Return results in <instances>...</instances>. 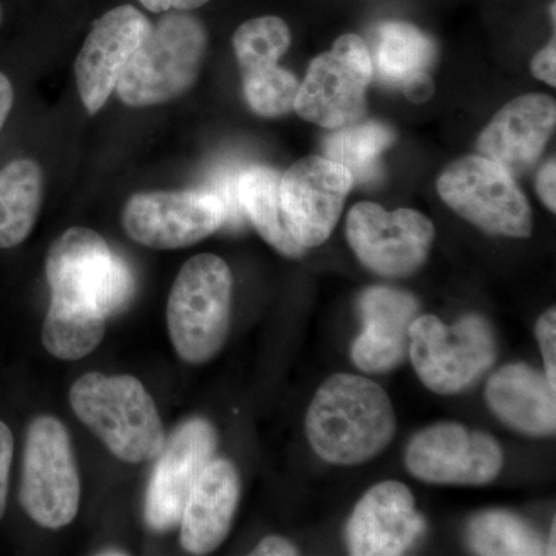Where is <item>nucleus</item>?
Segmentation results:
<instances>
[{"label":"nucleus","mask_w":556,"mask_h":556,"mask_svg":"<svg viewBox=\"0 0 556 556\" xmlns=\"http://www.w3.org/2000/svg\"><path fill=\"white\" fill-rule=\"evenodd\" d=\"M396 433L393 404L375 380L336 375L325 380L311 402L306 434L321 459L358 466L380 455Z\"/></svg>","instance_id":"obj_1"},{"label":"nucleus","mask_w":556,"mask_h":556,"mask_svg":"<svg viewBox=\"0 0 556 556\" xmlns=\"http://www.w3.org/2000/svg\"><path fill=\"white\" fill-rule=\"evenodd\" d=\"M68 399L80 422L124 463H148L163 452L159 409L134 376L89 372L73 383Z\"/></svg>","instance_id":"obj_2"},{"label":"nucleus","mask_w":556,"mask_h":556,"mask_svg":"<svg viewBox=\"0 0 556 556\" xmlns=\"http://www.w3.org/2000/svg\"><path fill=\"white\" fill-rule=\"evenodd\" d=\"M207 33L186 11H167L150 27L121 73L116 91L130 108H152L181 97L199 78Z\"/></svg>","instance_id":"obj_3"},{"label":"nucleus","mask_w":556,"mask_h":556,"mask_svg":"<svg viewBox=\"0 0 556 556\" xmlns=\"http://www.w3.org/2000/svg\"><path fill=\"white\" fill-rule=\"evenodd\" d=\"M51 302L65 308L97 311L105 317L126 308L135 292L134 274L110 251L100 233L72 228L47 254Z\"/></svg>","instance_id":"obj_4"},{"label":"nucleus","mask_w":556,"mask_h":556,"mask_svg":"<svg viewBox=\"0 0 556 556\" xmlns=\"http://www.w3.org/2000/svg\"><path fill=\"white\" fill-rule=\"evenodd\" d=\"M232 274L214 254L195 255L182 266L167 303L172 345L188 364L217 356L228 339Z\"/></svg>","instance_id":"obj_5"},{"label":"nucleus","mask_w":556,"mask_h":556,"mask_svg":"<svg viewBox=\"0 0 556 556\" xmlns=\"http://www.w3.org/2000/svg\"><path fill=\"white\" fill-rule=\"evenodd\" d=\"M409 356L428 390H467L495 364L497 348L485 318L467 316L447 327L438 317H416L409 327Z\"/></svg>","instance_id":"obj_6"},{"label":"nucleus","mask_w":556,"mask_h":556,"mask_svg":"<svg viewBox=\"0 0 556 556\" xmlns=\"http://www.w3.org/2000/svg\"><path fill=\"white\" fill-rule=\"evenodd\" d=\"M79 500V471L67 428L56 417H36L25 442L22 507L36 525L61 529L75 519Z\"/></svg>","instance_id":"obj_7"},{"label":"nucleus","mask_w":556,"mask_h":556,"mask_svg":"<svg viewBox=\"0 0 556 556\" xmlns=\"http://www.w3.org/2000/svg\"><path fill=\"white\" fill-rule=\"evenodd\" d=\"M438 192L457 215L485 232L514 239L532 233V211L514 175L479 153L453 161L438 178Z\"/></svg>","instance_id":"obj_8"},{"label":"nucleus","mask_w":556,"mask_h":556,"mask_svg":"<svg viewBox=\"0 0 556 556\" xmlns=\"http://www.w3.org/2000/svg\"><path fill=\"white\" fill-rule=\"evenodd\" d=\"M371 53L357 35H343L329 51L311 62L295 97L294 110L300 118L340 129L364 118L367 90L371 83Z\"/></svg>","instance_id":"obj_9"},{"label":"nucleus","mask_w":556,"mask_h":556,"mask_svg":"<svg viewBox=\"0 0 556 556\" xmlns=\"http://www.w3.org/2000/svg\"><path fill=\"white\" fill-rule=\"evenodd\" d=\"M434 226L420 212L357 203L346 219L348 243L365 268L382 277H407L426 263Z\"/></svg>","instance_id":"obj_10"},{"label":"nucleus","mask_w":556,"mask_h":556,"mask_svg":"<svg viewBox=\"0 0 556 556\" xmlns=\"http://www.w3.org/2000/svg\"><path fill=\"white\" fill-rule=\"evenodd\" d=\"M228 211L211 189L137 193L126 203L123 225L130 239L152 249H181L226 225Z\"/></svg>","instance_id":"obj_11"},{"label":"nucleus","mask_w":556,"mask_h":556,"mask_svg":"<svg viewBox=\"0 0 556 556\" xmlns=\"http://www.w3.org/2000/svg\"><path fill=\"white\" fill-rule=\"evenodd\" d=\"M500 444L459 424H437L409 441L405 464L420 481L442 485H485L501 473Z\"/></svg>","instance_id":"obj_12"},{"label":"nucleus","mask_w":556,"mask_h":556,"mask_svg":"<svg viewBox=\"0 0 556 556\" xmlns=\"http://www.w3.org/2000/svg\"><path fill=\"white\" fill-rule=\"evenodd\" d=\"M353 175L327 156L309 155L292 164L280 178L285 222L300 247L324 243L338 226Z\"/></svg>","instance_id":"obj_13"},{"label":"nucleus","mask_w":556,"mask_h":556,"mask_svg":"<svg viewBox=\"0 0 556 556\" xmlns=\"http://www.w3.org/2000/svg\"><path fill=\"white\" fill-rule=\"evenodd\" d=\"M217 448L215 428L190 419L172 433L153 470L146 497V521L164 532L179 525L190 492Z\"/></svg>","instance_id":"obj_14"},{"label":"nucleus","mask_w":556,"mask_h":556,"mask_svg":"<svg viewBox=\"0 0 556 556\" xmlns=\"http://www.w3.org/2000/svg\"><path fill=\"white\" fill-rule=\"evenodd\" d=\"M150 27L148 17L131 5L116 7L94 22L75 64L79 97L91 115L104 108Z\"/></svg>","instance_id":"obj_15"},{"label":"nucleus","mask_w":556,"mask_h":556,"mask_svg":"<svg viewBox=\"0 0 556 556\" xmlns=\"http://www.w3.org/2000/svg\"><path fill=\"white\" fill-rule=\"evenodd\" d=\"M426 522L407 485L396 481L371 486L354 507L346 527L348 551L356 556L405 554L422 535Z\"/></svg>","instance_id":"obj_16"},{"label":"nucleus","mask_w":556,"mask_h":556,"mask_svg":"<svg viewBox=\"0 0 556 556\" xmlns=\"http://www.w3.org/2000/svg\"><path fill=\"white\" fill-rule=\"evenodd\" d=\"M556 104L547 94L530 93L508 102L478 138V153L511 175L535 166L555 131Z\"/></svg>","instance_id":"obj_17"},{"label":"nucleus","mask_w":556,"mask_h":556,"mask_svg":"<svg viewBox=\"0 0 556 556\" xmlns=\"http://www.w3.org/2000/svg\"><path fill=\"white\" fill-rule=\"evenodd\" d=\"M364 329L351 348V358L365 372H386L397 367L409 351V327L417 300L388 287L368 288L358 300Z\"/></svg>","instance_id":"obj_18"},{"label":"nucleus","mask_w":556,"mask_h":556,"mask_svg":"<svg viewBox=\"0 0 556 556\" xmlns=\"http://www.w3.org/2000/svg\"><path fill=\"white\" fill-rule=\"evenodd\" d=\"M240 500V478L230 460H211L201 471L185 511L179 541L192 555L217 551L228 536Z\"/></svg>","instance_id":"obj_19"},{"label":"nucleus","mask_w":556,"mask_h":556,"mask_svg":"<svg viewBox=\"0 0 556 556\" xmlns=\"http://www.w3.org/2000/svg\"><path fill=\"white\" fill-rule=\"evenodd\" d=\"M546 375L529 365L501 368L490 378L485 401L506 426L529 437H551L556 430V391Z\"/></svg>","instance_id":"obj_20"},{"label":"nucleus","mask_w":556,"mask_h":556,"mask_svg":"<svg viewBox=\"0 0 556 556\" xmlns=\"http://www.w3.org/2000/svg\"><path fill=\"white\" fill-rule=\"evenodd\" d=\"M280 175L265 166H251L236 179L237 200L262 239L287 257L299 258L305 249L292 239L280 201Z\"/></svg>","instance_id":"obj_21"},{"label":"nucleus","mask_w":556,"mask_h":556,"mask_svg":"<svg viewBox=\"0 0 556 556\" xmlns=\"http://www.w3.org/2000/svg\"><path fill=\"white\" fill-rule=\"evenodd\" d=\"M437 54L433 39L408 22H382L376 28L372 68L390 86L404 87L417 76L428 75Z\"/></svg>","instance_id":"obj_22"},{"label":"nucleus","mask_w":556,"mask_h":556,"mask_svg":"<svg viewBox=\"0 0 556 556\" xmlns=\"http://www.w3.org/2000/svg\"><path fill=\"white\" fill-rule=\"evenodd\" d=\"M42 189V169L36 161L16 160L0 170V248L17 247L30 236Z\"/></svg>","instance_id":"obj_23"},{"label":"nucleus","mask_w":556,"mask_h":556,"mask_svg":"<svg viewBox=\"0 0 556 556\" xmlns=\"http://www.w3.org/2000/svg\"><path fill=\"white\" fill-rule=\"evenodd\" d=\"M396 141L391 127L378 121H357L334 129L324 141L327 159L342 164L362 185H371L380 177V156Z\"/></svg>","instance_id":"obj_24"},{"label":"nucleus","mask_w":556,"mask_h":556,"mask_svg":"<svg viewBox=\"0 0 556 556\" xmlns=\"http://www.w3.org/2000/svg\"><path fill=\"white\" fill-rule=\"evenodd\" d=\"M105 318L97 311L65 308L50 303L42 328L43 346L61 361L89 356L104 338Z\"/></svg>","instance_id":"obj_25"},{"label":"nucleus","mask_w":556,"mask_h":556,"mask_svg":"<svg viewBox=\"0 0 556 556\" xmlns=\"http://www.w3.org/2000/svg\"><path fill=\"white\" fill-rule=\"evenodd\" d=\"M468 544L478 555H543L540 536L508 511H484L468 526Z\"/></svg>","instance_id":"obj_26"},{"label":"nucleus","mask_w":556,"mask_h":556,"mask_svg":"<svg viewBox=\"0 0 556 556\" xmlns=\"http://www.w3.org/2000/svg\"><path fill=\"white\" fill-rule=\"evenodd\" d=\"M241 75L273 67L291 47L287 22L277 16L255 17L237 28L232 39Z\"/></svg>","instance_id":"obj_27"},{"label":"nucleus","mask_w":556,"mask_h":556,"mask_svg":"<svg viewBox=\"0 0 556 556\" xmlns=\"http://www.w3.org/2000/svg\"><path fill=\"white\" fill-rule=\"evenodd\" d=\"M241 76L244 98L252 112L265 118H280L294 110L300 84L288 70L273 65Z\"/></svg>","instance_id":"obj_28"},{"label":"nucleus","mask_w":556,"mask_h":556,"mask_svg":"<svg viewBox=\"0 0 556 556\" xmlns=\"http://www.w3.org/2000/svg\"><path fill=\"white\" fill-rule=\"evenodd\" d=\"M536 339L546 364V378L556 387V311L548 309L536 324Z\"/></svg>","instance_id":"obj_29"},{"label":"nucleus","mask_w":556,"mask_h":556,"mask_svg":"<svg viewBox=\"0 0 556 556\" xmlns=\"http://www.w3.org/2000/svg\"><path fill=\"white\" fill-rule=\"evenodd\" d=\"M13 434L5 424L0 422V519L7 507V496H9V479L11 460H13Z\"/></svg>","instance_id":"obj_30"},{"label":"nucleus","mask_w":556,"mask_h":556,"mask_svg":"<svg viewBox=\"0 0 556 556\" xmlns=\"http://www.w3.org/2000/svg\"><path fill=\"white\" fill-rule=\"evenodd\" d=\"M532 73L535 78L544 80L548 86H556V43L555 39L538 51L532 61Z\"/></svg>","instance_id":"obj_31"},{"label":"nucleus","mask_w":556,"mask_h":556,"mask_svg":"<svg viewBox=\"0 0 556 556\" xmlns=\"http://www.w3.org/2000/svg\"><path fill=\"white\" fill-rule=\"evenodd\" d=\"M536 192L543 203L552 212L556 211V164L555 159L548 161L538 172Z\"/></svg>","instance_id":"obj_32"},{"label":"nucleus","mask_w":556,"mask_h":556,"mask_svg":"<svg viewBox=\"0 0 556 556\" xmlns=\"http://www.w3.org/2000/svg\"><path fill=\"white\" fill-rule=\"evenodd\" d=\"M144 9L152 13H167V11H190L206 5L208 0H138Z\"/></svg>","instance_id":"obj_33"},{"label":"nucleus","mask_w":556,"mask_h":556,"mask_svg":"<svg viewBox=\"0 0 556 556\" xmlns=\"http://www.w3.org/2000/svg\"><path fill=\"white\" fill-rule=\"evenodd\" d=\"M298 548L281 536H268L252 551L255 556H289L298 555Z\"/></svg>","instance_id":"obj_34"},{"label":"nucleus","mask_w":556,"mask_h":556,"mask_svg":"<svg viewBox=\"0 0 556 556\" xmlns=\"http://www.w3.org/2000/svg\"><path fill=\"white\" fill-rule=\"evenodd\" d=\"M402 90L405 91L409 101L424 102L430 100L431 94L434 93L433 80L428 75L417 76L405 84Z\"/></svg>","instance_id":"obj_35"},{"label":"nucleus","mask_w":556,"mask_h":556,"mask_svg":"<svg viewBox=\"0 0 556 556\" xmlns=\"http://www.w3.org/2000/svg\"><path fill=\"white\" fill-rule=\"evenodd\" d=\"M14 91L10 79L3 73H0V130L9 118L11 109H13Z\"/></svg>","instance_id":"obj_36"},{"label":"nucleus","mask_w":556,"mask_h":556,"mask_svg":"<svg viewBox=\"0 0 556 556\" xmlns=\"http://www.w3.org/2000/svg\"><path fill=\"white\" fill-rule=\"evenodd\" d=\"M98 555H102V556H109V555H115V556H118V555H129L127 554V552H124V551H119V548H104V551H101V552H98Z\"/></svg>","instance_id":"obj_37"},{"label":"nucleus","mask_w":556,"mask_h":556,"mask_svg":"<svg viewBox=\"0 0 556 556\" xmlns=\"http://www.w3.org/2000/svg\"><path fill=\"white\" fill-rule=\"evenodd\" d=\"M0 22H2V7H0Z\"/></svg>","instance_id":"obj_38"}]
</instances>
